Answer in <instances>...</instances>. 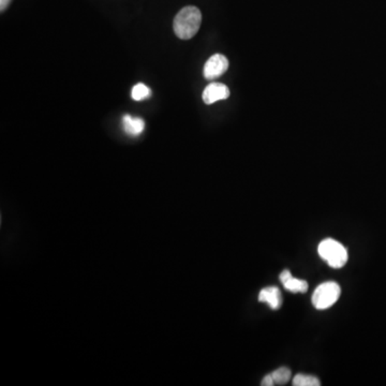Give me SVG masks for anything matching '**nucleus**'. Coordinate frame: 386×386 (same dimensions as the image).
I'll use <instances>...</instances> for the list:
<instances>
[{
    "mask_svg": "<svg viewBox=\"0 0 386 386\" xmlns=\"http://www.w3.org/2000/svg\"><path fill=\"white\" fill-rule=\"evenodd\" d=\"M202 13L198 8L185 7L174 19V32L181 40H189L194 37L200 30Z\"/></svg>",
    "mask_w": 386,
    "mask_h": 386,
    "instance_id": "obj_1",
    "label": "nucleus"
},
{
    "mask_svg": "<svg viewBox=\"0 0 386 386\" xmlns=\"http://www.w3.org/2000/svg\"><path fill=\"white\" fill-rule=\"evenodd\" d=\"M319 256L335 269L345 266L349 259L347 248L337 240L326 238L320 242L318 247Z\"/></svg>",
    "mask_w": 386,
    "mask_h": 386,
    "instance_id": "obj_2",
    "label": "nucleus"
},
{
    "mask_svg": "<svg viewBox=\"0 0 386 386\" xmlns=\"http://www.w3.org/2000/svg\"><path fill=\"white\" fill-rule=\"evenodd\" d=\"M341 295L340 286L334 282H324L315 288L313 294V305L318 310L330 308Z\"/></svg>",
    "mask_w": 386,
    "mask_h": 386,
    "instance_id": "obj_3",
    "label": "nucleus"
},
{
    "mask_svg": "<svg viewBox=\"0 0 386 386\" xmlns=\"http://www.w3.org/2000/svg\"><path fill=\"white\" fill-rule=\"evenodd\" d=\"M229 69V60L223 54H215L206 61L204 66V76L208 81L215 80L225 73Z\"/></svg>",
    "mask_w": 386,
    "mask_h": 386,
    "instance_id": "obj_4",
    "label": "nucleus"
},
{
    "mask_svg": "<svg viewBox=\"0 0 386 386\" xmlns=\"http://www.w3.org/2000/svg\"><path fill=\"white\" fill-rule=\"evenodd\" d=\"M202 97H203V101L206 104H214L217 101L225 100V99L229 98L230 91L225 84L212 83L206 86Z\"/></svg>",
    "mask_w": 386,
    "mask_h": 386,
    "instance_id": "obj_5",
    "label": "nucleus"
},
{
    "mask_svg": "<svg viewBox=\"0 0 386 386\" xmlns=\"http://www.w3.org/2000/svg\"><path fill=\"white\" fill-rule=\"evenodd\" d=\"M259 302L269 304L273 310H277L282 307V292L276 286H267V288H262L259 293Z\"/></svg>",
    "mask_w": 386,
    "mask_h": 386,
    "instance_id": "obj_6",
    "label": "nucleus"
},
{
    "mask_svg": "<svg viewBox=\"0 0 386 386\" xmlns=\"http://www.w3.org/2000/svg\"><path fill=\"white\" fill-rule=\"evenodd\" d=\"M280 282L284 284V288L292 293H305L308 290V284L302 279H296L292 276L291 271H282L280 275Z\"/></svg>",
    "mask_w": 386,
    "mask_h": 386,
    "instance_id": "obj_7",
    "label": "nucleus"
},
{
    "mask_svg": "<svg viewBox=\"0 0 386 386\" xmlns=\"http://www.w3.org/2000/svg\"><path fill=\"white\" fill-rule=\"evenodd\" d=\"M124 130L127 135L131 137H137L144 131L145 122L142 118L133 117L131 115H125L122 118Z\"/></svg>",
    "mask_w": 386,
    "mask_h": 386,
    "instance_id": "obj_8",
    "label": "nucleus"
},
{
    "mask_svg": "<svg viewBox=\"0 0 386 386\" xmlns=\"http://www.w3.org/2000/svg\"><path fill=\"white\" fill-rule=\"evenodd\" d=\"M294 386H319L321 385L318 378L310 374H296L292 382Z\"/></svg>",
    "mask_w": 386,
    "mask_h": 386,
    "instance_id": "obj_9",
    "label": "nucleus"
},
{
    "mask_svg": "<svg viewBox=\"0 0 386 386\" xmlns=\"http://www.w3.org/2000/svg\"><path fill=\"white\" fill-rule=\"evenodd\" d=\"M271 378L274 380V383L278 384V385H284L286 382L291 379V370L286 367H280L278 370L271 372Z\"/></svg>",
    "mask_w": 386,
    "mask_h": 386,
    "instance_id": "obj_10",
    "label": "nucleus"
},
{
    "mask_svg": "<svg viewBox=\"0 0 386 386\" xmlns=\"http://www.w3.org/2000/svg\"><path fill=\"white\" fill-rule=\"evenodd\" d=\"M150 95H152V91L145 84L142 83L137 84L133 89V93H131L133 99L135 101L145 100V99L149 98Z\"/></svg>",
    "mask_w": 386,
    "mask_h": 386,
    "instance_id": "obj_11",
    "label": "nucleus"
},
{
    "mask_svg": "<svg viewBox=\"0 0 386 386\" xmlns=\"http://www.w3.org/2000/svg\"><path fill=\"white\" fill-rule=\"evenodd\" d=\"M262 385L263 386H273L275 385L274 380L271 378V374H267L264 376V379L262 380Z\"/></svg>",
    "mask_w": 386,
    "mask_h": 386,
    "instance_id": "obj_12",
    "label": "nucleus"
},
{
    "mask_svg": "<svg viewBox=\"0 0 386 386\" xmlns=\"http://www.w3.org/2000/svg\"><path fill=\"white\" fill-rule=\"evenodd\" d=\"M11 0H0V10L1 12L7 9L8 5H10Z\"/></svg>",
    "mask_w": 386,
    "mask_h": 386,
    "instance_id": "obj_13",
    "label": "nucleus"
}]
</instances>
